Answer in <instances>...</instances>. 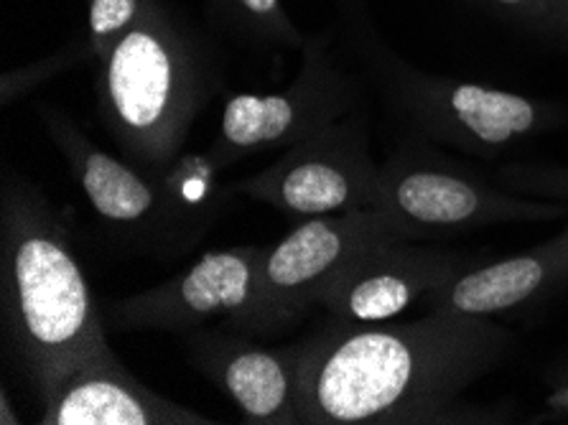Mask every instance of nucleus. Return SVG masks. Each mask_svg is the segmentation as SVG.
I'll list each match as a JSON object with an SVG mask.
<instances>
[{
	"instance_id": "obj_1",
	"label": "nucleus",
	"mask_w": 568,
	"mask_h": 425,
	"mask_svg": "<svg viewBox=\"0 0 568 425\" xmlns=\"http://www.w3.org/2000/svg\"><path fill=\"white\" fill-rule=\"evenodd\" d=\"M510 344L487 316L444 308L406 324L332 318L301 342V423H459L456 397L500 367Z\"/></svg>"
},
{
	"instance_id": "obj_2",
	"label": "nucleus",
	"mask_w": 568,
	"mask_h": 425,
	"mask_svg": "<svg viewBox=\"0 0 568 425\" xmlns=\"http://www.w3.org/2000/svg\"><path fill=\"white\" fill-rule=\"evenodd\" d=\"M0 283L6 344L41 407L69 375L115 354L62 214L19 173L0 192Z\"/></svg>"
},
{
	"instance_id": "obj_3",
	"label": "nucleus",
	"mask_w": 568,
	"mask_h": 425,
	"mask_svg": "<svg viewBox=\"0 0 568 425\" xmlns=\"http://www.w3.org/2000/svg\"><path fill=\"white\" fill-rule=\"evenodd\" d=\"M102 125L128 161L159 173L184 151L204 108L202 74L156 26H141L110 51L100 84Z\"/></svg>"
},
{
	"instance_id": "obj_4",
	"label": "nucleus",
	"mask_w": 568,
	"mask_h": 425,
	"mask_svg": "<svg viewBox=\"0 0 568 425\" xmlns=\"http://www.w3.org/2000/svg\"><path fill=\"white\" fill-rule=\"evenodd\" d=\"M375 210L403 240L456 237L489 224L554 222L568 202L489 186L426 143H406L381 166Z\"/></svg>"
},
{
	"instance_id": "obj_5",
	"label": "nucleus",
	"mask_w": 568,
	"mask_h": 425,
	"mask_svg": "<svg viewBox=\"0 0 568 425\" xmlns=\"http://www.w3.org/2000/svg\"><path fill=\"white\" fill-rule=\"evenodd\" d=\"M381 166L369 153L367 115L349 112L281 151L251 176L227 181L232 196L268 204L291 220L375 210Z\"/></svg>"
},
{
	"instance_id": "obj_6",
	"label": "nucleus",
	"mask_w": 568,
	"mask_h": 425,
	"mask_svg": "<svg viewBox=\"0 0 568 425\" xmlns=\"http://www.w3.org/2000/svg\"><path fill=\"white\" fill-rule=\"evenodd\" d=\"M390 100L424 141L479 159H497L566 123L554 102L418 72L395 77Z\"/></svg>"
},
{
	"instance_id": "obj_7",
	"label": "nucleus",
	"mask_w": 568,
	"mask_h": 425,
	"mask_svg": "<svg viewBox=\"0 0 568 425\" xmlns=\"http://www.w3.org/2000/svg\"><path fill=\"white\" fill-rule=\"evenodd\" d=\"M403 240L377 210L314 216L265 250L255 316L247 334H278L318 306V296L365 247Z\"/></svg>"
},
{
	"instance_id": "obj_8",
	"label": "nucleus",
	"mask_w": 568,
	"mask_h": 425,
	"mask_svg": "<svg viewBox=\"0 0 568 425\" xmlns=\"http://www.w3.org/2000/svg\"><path fill=\"white\" fill-rule=\"evenodd\" d=\"M265 245L210 250L174 277L135 296L108 301L102 306L105 326L118 332L189 334L210 321L251 332Z\"/></svg>"
},
{
	"instance_id": "obj_9",
	"label": "nucleus",
	"mask_w": 568,
	"mask_h": 425,
	"mask_svg": "<svg viewBox=\"0 0 568 425\" xmlns=\"http://www.w3.org/2000/svg\"><path fill=\"white\" fill-rule=\"evenodd\" d=\"M41 123L51 143L64 155L74 184L92 212L110 230L145 253L159 257L184 255L156 173L98 149L64 112L47 108L41 112Z\"/></svg>"
},
{
	"instance_id": "obj_10",
	"label": "nucleus",
	"mask_w": 568,
	"mask_h": 425,
	"mask_svg": "<svg viewBox=\"0 0 568 425\" xmlns=\"http://www.w3.org/2000/svg\"><path fill=\"white\" fill-rule=\"evenodd\" d=\"M355 105L357 94L344 84L342 74L326 69L322 59H308L288 90L235 94L222 110L217 135L206 145V153L227 171L251 155L291 149L347 118Z\"/></svg>"
},
{
	"instance_id": "obj_11",
	"label": "nucleus",
	"mask_w": 568,
	"mask_h": 425,
	"mask_svg": "<svg viewBox=\"0 0 568 425\" xmlns=\"http://www.w3.org/2000/svg\"><path fill=\"white\" fill-rule=\"evenodd\" d=\"M410 242L393 237L365 247L322 291L318 306L334 321L383 324L416 301H424L436 285L477 263L469 255Z\"/></svg>"
},
{
	"instance_id": "obj_12",
	"label": "nucleus",
	"mask_w": 568,
	"mask_h": 425,
	"mask_svg": "<svg viewBox=\"0 0 568 425\" xmlns=\"http://www.w3.org/2000/svg\"><path fill=\"white\" fill-rule=\"evenodd\" d=\"M186 354L253 425L301 423V342L271 350L245 332L194 328Z\"/></svg>"
},
{
	"instance_id": "obj_13",
	"label": "nucleus",
	"mask_w": 568,
	"mask_h": 425,
	"mask_svg": "<svg viewBox=\"0 0 568 425\" xmlns=\"http://www.w3.org/2000/svg\"><path fill=\"white\" fill-rule=\"evenodd\" d=\"M564 291H568V222L525 253L469 265L428 291L424 303L428 308L493 318L538 306Z\"/></svg>"
},
{
	"instance_id": "obj_14",
	"label": "nucleus",
	"mask_w": 568,
	"mask_h": 425,
	"mask_svg": "<svg viewBox=\"0 0 568 425\" xmlns=\"http://www.w3.org/2000/svg\"><path fill=\"white\" fill-rule=\"evenodd\" d=\"M44 425H214L217 421L153 393L118 354L84 364L41 407Z\"/></svg>"
},
{
	"instance_id": "obj_15",
	"label": "nucleus",
	"mask_w": 568,
	"mask_h": 425,
	"mask_svg": "<svg viewBox=\"0 0 568 425\" xmlns=\"http://www.w3.org/2000/svg\"><path fill=\"white\" fill-rule=\"evenodd\" d=\"M222 171L225 169L217 166L206 151H182L156 173L184 253L196 247L206 230L220 220L227 199H232L227 184H222Z\"/></svg>"
},
{
	"instance_id": "obj_16",
	"label": "nucleus",
	"mask_w": 568,
	"mask_h": 425,
	"mask_svg": "<svg viewBox=\"0 0 568 425\" xmlns=\"http://www.w3.org/2000/svg\"><path fill=\"white\" fill-rule=\"evenodd\" d=\"M481 3L548 39L568 43V0H481Z\"/></svg>"
},
{
	"instance_id": "obj_17",
	"label": "nucleus",
	"mask_w": 568,
	"mask_h": 425,
	"mask_svg": "<svg viewBox=\"0 0 568 425\" xmlns=\"http://www.w3.org/2000/svg\"><path fill=\"white\" fill-rule=\"evenodd\" d=\"M138 13H141V0H92L90 33L102 59H108L110 51L135 29Z\"/></svg>"
},
{
	"instance_id": "obj_18",
	"label": "nucleus",
	"mask_w": 568,
	"mask_h": 425,
	"mask_svg": "<svg viewBox=\"0 0 568 425\" xmlns=\"http://www.w3.org/2000/svg\"><path fill=\"white\" fill-rule=\"evenodd\" d=\"M500 181L510 192L568 202V169L561 166H525V163H515V166L500 171Z\"/></svg>"
},
{
	"instance_id": "obj_19",
	"label": "nucleus",
	"mask_w": 568,
	"mask_h": 425,
	"mask_svg": "<svg viewBox=\"0 0 568 425\" xmlns=\"http://www.w3.org/2000/svg\"><path fill=\"white\" fill-rule=\"evenodd\" d=\"M240 11L251 16L257 23H278L281 21V6L278 0H235Z\"/></svg>"
},
{
	"instance_id": "obj_20",
	"label": "nucleus",
	"mask_w": 568,
	"mask_h": 425,
	"mask_svg": "<svg viewBox=\"0 0 568 425\" xmlns=\"http://www.w3.org/2000/svg\"><path fill=\"white\" fill-rule=\"evenodd\" d=\"M546 415L548 418L568 421V372L558 380L556 387L550 389V395L546 397Z\"/></svg>"
}]
</instances>
